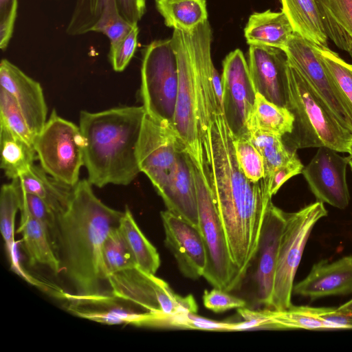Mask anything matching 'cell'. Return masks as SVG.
Wrapping results in <instances>:
<instances>
[{
	"mask_svg": "<svg viewBox=\"0 0 352 352\" xmlns=\"http://www.w3.org/2000/svg\"><path fill=\"white\" fill-rule=\"evenodd\" d=\"M205 168L226 234L232 260L242 279L256 254L272 197L265 178L250 181L235 155L233 135L223 113L210 121L203 142Z\"/></svg>",
	"mask_w": 352,
	"mask_h": 352,
	"instance_id": "1",
	"label": "cell"
},
{
	"mask_svg": "<svg viewBox=\"0 0 352 352\" xmlns=\"http://www.w3.org/2000/svg\"><path fill=\"white\" fill-rule=\"evenodd\" d=\"M123 214L103 204L88 179L74 186L67 206L57 214L54 248L73 289L72 295L66 294L73 302L89 303L113 296L105 286L109 285L102 246Z\"/></svg>",
	"mask_w": 352,
	"mask_h": 352,
	"instance_id": "2",
	"label": "cell"
},
{
	"mask_svg": "<svg viewBox=\"0 0 352 352\" xmlns=\"http://www.w3.org/2000/svg\"><path fill=\"white\" fill-rule=\"evenodd\" d=\"M179 86L173 129L184 144L195 166L206 173L203 142L210 121L223 113L212 79V30L208 21L191 33L174 29Z\"/></svg>",
	"mask_w": 352,
	"mask_h": 352,
	"instance_id": "3",
	"label": "cell"
},
{
	"mask_svg": "<svg viewBox=\"0 0 352 352\" xmlns=\"http://www.w3.org/2000/svg\"><path fill=\"white\" fill-rule=\"evenodd\" d=\"M145 116L143 106L80 112L84 165L91 185L126 186L141 172L138 146Z\"/></svg>",
	"mask_w": 352,
	"mask_h": 352,
	"instance_id": "4",
	"label": "cell"
},
{
	"mask_svg": "<svg viewBox=\"0 0 352 352\" xmlns=\"http://www.w3.org/2000/svg\"><path fill=\"white\" fill-rule=\"evenodd\" d=\"M288 62V60H287ZM288 109L294 116L293 129L283 137L292 151L325 146L349 153L352 132L346 128L315 92L308 82L289 63Z\"/></svg>",
	"mask_w": 352,
	"mask_h": 352,
	"instance_id": "5",
	"label": "cell"
},
{
	"mask_svg": "<svg viewBox=\"0 0 352 352\" xmlns=\"http://www.w3.org/2000/svg\"><path fill=\"white\" fill-rule=\"evenodd\" d=\"M179 86L172 39L156 40L143 50L140 94L146 115L173 128Z\"/></svg>",
	"mask_w": 352,
	"mask_h": 352,
	"instance_id": "6",
	"label": "cell"
},
{
	"mask_svg": "<svg viewBox=\"0 0 352 352\" xmlns=\"http://www.w3.org/2000/svg\"><path fill=\"white\" fill-rule=\"evenodd\" d=\"M194 174L197 195L198 228L207 253V266L203 276L214 287L230 292L238 287L243 279L232 260L225 230L207 175L195 164Z\"/></svg>",
	"mask_w": 352,
	"mask_h": 352,
	"instance_id": "7",
	"label": "cell"
},
{
	"mask_svg": "<svg viewBox=\"0 0 352 352\" xmlns=\"http://www.w3.org/2000/svg\"><path fill=\"white\" fill-rule=\"evenodd\" d=\"M33 146L41 166L49 175L65 185H76L84 165V139L79 126L53 109Z\"/></svg>",
	"mask_w": 352,
	"mask_h": 352,
	"instance_id": "8",
	"label": "cell"
},
{
	"mask_svg": "<svg viewBox=\"0 0 352 352\" xmlns=\"http://www.w3.org/2000/svg\"><path fill=\"white\" fill-rule=\"evenodd\" d=\"M327 215L324 203L316 201L299 210L286 212L279 245L270 309L290 307L294 277L316 223Z\"/></svg>",
	"mask_w": 352,
	"mask_h": 352,
	"instance_id": "9",
	"label": "cell"
},
{
	"mask_svg": "<svg viewBox=\"0 0 352 352\" xmlns=\"http://www.w3.org/2000/svg\"><path fill=\"white\" fill-rule=\"evenodd\" d=\"M111 296L135 304L162 320L182 313L196 314L198 306L194 297L175 294L169 285L155 274L138 267L110 275L108 278Z\"/></svg>",
	"mask_w": 352,
	"mask_h": 352,
	"instance_id": "10",
	"label": "cell"
},
{
	"mask_svg": "<svg viewBox=\"0 0 352 352\" xmlns=\"http://www.w3.org/2000/svg\"><path fill=\"white\" fill-rule=\"evenodd\" d=\"M317 45L294 32L284 52L335 116L352 132V109L320 58Z\"/></svg>",
	"mask_w": 352,
	"mask_h": 352,
	"instance_id": "11",
	"label": "cell"
},
{
	"mask_svg": "<svg viewBox=\"0 0 352 352\" xmlns=\"http://www.w3.org/2000/svg\"><path fill=\"white\" fill-rule=\"evenodd\" d=\"M186 150L173 129L146 113L138 146L140 171L159 190L172 174L182 151Z\"/></svg>",
	"mask_w": 352,
	"mask_h": 352,
	"instance_id": "12",
	"label": "cell"
},
{
	"mask_svg": "<svg viewBox=\"0 0 352 352\" xmlns=\"http://www.w3.org/2000/svg\"><path fill=\"white\" fill-rule=\"evenodd\" d=\"M222 107L234 138H248V117L255 102L256 91L248 64L239 49L229 53L223 61Z\"/></svg>",
	"mask_w": 352,
	"mask_h": 352,
	"instance_id": "13",
	"label": "cell"
},
{
	"mask_svg": "<svg viewBox=\"0 0 352 352\" xmlns=\"http://www.w3.org/2000/svg\"><path fill=\"white\" fill-rule=\"evenodd\" d=\"M348 157H342L332 148H318L303 175L317 201L339 209L346 208L350 195L346 182Z\"/></svg>",
	"mask_w": 352,
	"mask_h": 352,
	"instance_id": "14",
	"label": "cell"
},
{
	"mask_svg": "<svg viewBox=\"0 0 352 352\" xmlns=\"http://www.w3.org/2000/svg\"><path fill=\"white\" fill-rule=\"evenodd\" d=\"M285 220L286 212L274 206L271 200L265 213L257 250L253 259L256 262L253 275L254 298L258 304L270 309L279 245Z\"/></svg>",
	"mask_w": 352,
	"mask_h": 352,
	"instance_id": "15",
	"label": "cell"
},
{
	"mask_svg": "<svg viewBox=\"0 0 352 352\" xmlns=\"http://www.w3.org/2000/svg\"><path fill=\"white\" fill-rule=\"evenodd\" d=\"M248 64L256 93L269 102L287 109L289 89L285 52L273 47L251 45Z\"/></svg>",
	"mask_w": 352,
	"mask_h": 352,
	"instance_id": "16",
	"label": "cell"
},
{
	"mask_svg": "<svg viewBox=\"0 0 352 352\" xmlns=\"http://www.w3.org/2000/svg\"><path fill=\"white\" fill-rule=\"evenodd\" d=\"M165 245L173 253L182 274L190 279L204 276L207 253L198 227L168 210L160 213Z\"/></svg>",
	"mask_w": 352,
	"mask_h": 352,
	"instance_id": "17",
	"label": "cell"
},
{
	"mask_svg": "<svg viewBox=\"0 0 352 352\" xmlns=\"http://www.w3.org/2000/svg\"><path fill=\"white\" fill-rule=\"evenodd\" d=\"M146 12V0H76L66 28L70 36L97 32L103 25L123 19L138 23Z\"/></svg>",
	"mask_w": 352,
	"mask_h": 352,
	"instance_id": "18",
	"label": "cell"
},
{
	"mask_svg": "<svg viewBox=\"0 0 352 352\" xmlns=\"http://www.w3.org/2000/svg\"><path fill=\"white\" fill-rule=\"evenodd\" d=\"M1 88L12 96L35 135L46 122L47 107L40 83L7 59L0 63Z\"/></svg>",
	"mask_w": 352,
	"mask_h": 352,
	"instance_id": "19",
	"label": "cell"
},
{
	"mask_svg": "<svg viewBox=\"0 0 352 352\" xmlns=\"http://www.w3.org/2000/svg\"><path fill=\"white\" fill-rule=\"evenodd\" d=\"M293 292L311 300L352 294V256L315 263L307 276L294 285Z\"/></svg>",
	"mask_w": 352,
	"mask_h": 352,
	"instance_id": "20",
	"label": "cell"
},
{
	"mask_svg": "<svg viewBox=\"0 0 352 352\" xmlns=\"http://www.w3.org/2000/svg\"><path fill=\"white\" fill-rule=\"evenodd\" d=\"M157 192L168 211L198 227L194 164L186 150L182 151L172 174Z\"/></svg>",
	"mask_w": 352,
	"mask_h": 352,
	"instance_id": "21",
	"label": "cell"
},
{
	"mask_svg": "<svg viewBox=\"0 0 352 352\" xmlns=\"http://www.w3.org/2000/svg\"><path fill=\"white\" fill-rule=\"evenodd\" d=\"M294 33L285 14L270 10L251 14L244 29V36L250 45L269 46L283 51Z\"/></svg>",
	"mask_w": 352,
	"mask_h": 352,
	"instance_id": "22",
	"label": "cell"
},
{
	"mask_svg": "<svg viewBox=\"0 0 352 352\" xmlns=\"http://www.w3.org/2000/svg\"><path fill=\"white\" fill-rule=\"evenodd\" d=\"M18 233L23 235V245L31 265L41 264L54 273L61 272L60 261L47 228L28 212H21Z\"/></svg>",
	"mask_w": 352,
	"mask_h": 352,
	"instance_id": "23",
	"label": "cell"
},
{
	"mask_svg": "<svg viewBox=\"0 0 352 352\" xmlns=\"http://www.w3.org/2000/svg\"><path fill=\"white\" fill-rule=\"evenodd\" d=\"M324 32L352 60V0H315Z\"/></svg>",
	"mask_w": 352,
	"mask_h": 352,
	"instance_id": "24",
	"label": "cell"
},
{
	"mask_svg": "<svg viewBox=\"0 0 352 352\" xmlns=\"http://www.w3.org/2000/svg\"><path fill=\"white\" fill-rule=\"evenodd\" d=\"M113 297L107 300L91 303L95 309L88 305L71 303L69 309L79 317L106 324H134L138 326L157 327L159 318L149 312H135L113 303Z\"/></svg>",
	"mask_w": 352,
	"mask_h": 352,
	"instance_id": "25",
	"label": "cell"
},
{
	"mask_svg": "<svg viewBox=\"0 0 352 352\" xmlns=\"http://www.w3.org/2000/svg\"><path fill=\"white\" fill-rule=\"evenodd\" d=\"M280 2L282 11L294 32L318 46L328 47V38L315 0H280Z\"/></svg>",
	"mask_w": 352,
	"mask_h": 352,
	"instance_id": "26",
	"label": "cell"
},
{
	"mask_svg": "<svg viewBox=\"0 0 352 352\" xmlns=\"http://www.w3.org/2000/svg\"><path fill=\"white\" fill-rule=\"evenodd\" d=\"M1 168L12 180L19 178L38 159L30 144L8 127L0 124Z\"/></svg>",
	"mask_w": 352,
	"mask_h": 352,
	"instance_id": "27",
	"label": "cell"
},
{
	"mask_svg": "<svg viewBox=\"0 0 352 352\" xmlns=\"http://www.w3.org/2000/svg\"><path fill=\"white\" fill-rule=\"evenodd\" d=\"M18 181L22 191L41 198L57 213L67 206L74 188L58 182L34 164Z\"/></svg>",
	"mask_w": 352,
	"mask_h": 352,
	"instance_id": "28",
	"label": "cell"
},
{
	"mask_svg": "<svg viewBox=\"0 0 352 352\" xmlns=\"http://www.w3.org/2000/svg\"><path fill=\"white\" fill-rule=\"evenodd\" d=\"M294 116L287 108L277 106L256 93L253 107L247 120L248 135L263 131L284 137L293 129Z\"/></svg>",
	"mask_w": 352,
	"mask_h": 352,
	"instance_id": "29",
	"label": "cell"
},
{
	"mask_svg": "<svg viewBox=\"0 0 352 352\" xmlns=\"http://www.w3.org/2000/svg\"><path fill=\"white\" fill-rule=\"evenodd\" d=\"M167 27L191 33L208 21L206 0H155Z\"/></svg>",
	"mask_w": 352,
	"mask_h": 352,
	"instance_id": "30",
	"label": "cell"
},
{
	"mask_svg": "<svg viewBox=\"0 0 352 352\" xmlns=\"http://www.w3.org/2000/svg\"><path fill=\"white\" fill-rule=\"evenodd\" d=\"M119 229L136 266L146 273L155 274L160 265V255L138 227L127 206L124 211Z\"/></svg>",
	"mask_w": 352,
	"mask_h": 352,
	"instance_id": "31",
	"label": "cell"
},
{
	"mask_svg": "<svg viewBox=\"0 0 352 352\" xmlns=\"http://www.w3.org/2000/svg\"><path fill=\"white\" fill-rule=\"evenodd\" d=\"M20 210V195L18 179L3 184L0 194V229L5 241L12 268L23 276L19 265L14 241V222L17 211Z\"/></svg>",
	"mask_w": 352,
	"mask_h": 352,
	"instance_id": "32",
	"label": "cell"
},
{
	"mask_svg": "<svg viewBox=\"0 0 352 352\" xmlns=\"http://www.w3.org/2000/svg\"><path fill=\"white\" fill-rule=\"evenodd\" d=\"M263 157L265 177L278 167L285 165L296 157V151L290 150L284 143L283 138L263 131L250 132L247 138Z\"/></svg>",
	"mask_w": 352,
	"mask_h": 352,
	"instance_id": "33",
	"label": "cell"
},
{
	"mask_svg": "<svg viewBox=\"0 0 352 352\" xmlns=\"http://www.w3.org/2000/svg\"><path fill=\"white\" fill-rule=\"evenodd\" d=\"M266 311L274 329L327 330L319 316V307L292 305L285 309H267Z\"/></svg>",
	"mask_w": 352,
	"mask_h": 352,
	"instance_id": "34",
	"label": "cell"
},
{
	"mask_svg": "<svg viewBox=\"0 0 352 352\" xmlns=\"http://www.w3.org/2000/svg\"><path fill=\"white\" fill-rule=\"evenodd\" d=\"M102 258L107 278L113 274L137 267L119 226L107 236L102 246Z\"/></svg>",
	"mask_w": 352,
	"mask_h": 352,
	"instance_id": "35",
	"label": "cell"
},
{
	"mask_svg": "<svg viewBox=\"0 0 352 352\" xmlns=\"http://www.w3.org/2000/svg\"><path fill=\"white\" fill-rule=\"evenodd\" d=\"M319 56L336 86L352 109V64L328 47L318 46Z\"/></svg>",
	"mask_w": 352,
	"mask_h": 352,
	"instance_id": "36",
	"label": "cell"
},
{
	"mask_svg": "<svg viewBox=\"0 0 352 352\" xmlns=\"http://www.w3.org/2000/svg\"><path fill=\"white\" fill-rule=\"evenodd\" d=\"M0 124L33 145L35 135L14 98L2 88L0 89Z\"/></svg>",
	"mask_w": 352,
	"mask_h": 352,
	"instance_id": "37",
	"label": "cell"
},
{
	"mask_svg": "<svg viewBox=\"0 0 352 352\" xmlns=\"http://www.w3.org/2000/svg\"><path fill=\"white\" fill-rule=\"evenodd\" d=\"M233 144L238 164L245 176L256 182L265 177L263 157L247 138H234Z\"/></svg>",
	"mask_w": 352,
	"mask_h": 352,
	"instance_id": "38",
	"label": "cell"
},
{
	"mask_svg": "<svg viewBox=\"0 0 352 352\" xmlns=\"http://www.w3.org/2000/svg\"><path fill=\"white\" fill-rule=\"evenodd\" d=\"M19 184V181H18ZM20 211L28 212L48 230L54 246L57 226V212L41 198L21 190L19 184Z\"/></svg>",
	"mask_w": 352,
	"mask_h": 352,
	"instance_id": "39",
	"label": "cell"
},
{
	"mask_svg": "<svg viewBox=\"0 0 352 352\" xmlns=\"http://www.w3.org/2000/svg\"><path fill=\"white\" fill-rule=\"evenodd\" d=\"M138 34L139 28L136 23L123 38L110 43L108 56L114 71L122 72L129 65L138 46Z\"/></svg>",
	"mask_w": 352,
	"mask_h": 352,
	"instance_id": "40",
	"label": "cell"
},
{
	"mask_svg": "<svg viewBox=\"0 0 352 352\" xmlns=\"http://www.w3.org/2000/svg\"><path fill=\"white\" fill-rule=\"evenodd\" d=\"M231 322L210 320L194 313H182L164 319L162 327L205 331H230Z\"/></svg>",
	"mask_w": 352,
	"mask_h": 352,
	"instance_id": "41",
	"label": "cell"
},
{
	"mask_svg": "<svg viewBox=\"0 0 352 352\" xmlns=\"http://www.w3.org/2000/svg\"><path fill=\"white\" fill-rule=\"evenodd\" d=\"M203 302L207 309L215 313L239 309L246 305V302L243 299L217 287H214L210 291L206 290L203 295Z\"/></svg>",
	"mask_w": 352,
	"mask_h": 352,
	"instance_id": "42",
	"label": "cell"
},
{
	"mask_svg": "<svg viewBox=\"0 0 352 352\" xmlns=\"http://www.w3.org/2000/svg\"><path fill=\"white\" fill-rule=\"evenodd\" d=\"M304 166L298 156L289 163L276 168L267 177H264L268 185L271 197L274 195L283 184L292 177L302 173Z\"/></svg>",
	"mask_w": 352,
	"mask_h": 352,
	"instance_id": "43",
	"label": "cell"
},
{
	"mask_svg": "<svg viewBox=\"0 0 352 352\" xmlns=\"http://www.w3.org/2000/svg\"><path fill=\"white\" fill-rule=\"evenodd\" d=\"M243 321L231 322L230 331H244L255 329H272L266 309L255 311L242 307L237 309Z\"/></svg>",
	"mask_w": 352,
	"mask_h": 352,
	"instance_id": "44",
	"label": "cell"
},
{
	"mask_svg": "<svg viewBox=\"0 0 352 352\" xmlns=\"http://www.w3.org/2000/svg\"><path fill=\"white\" fill-rule=\"evenodd\" d=\"M319 316L327 329H352V315L342 312L337 308L320 307Z\"/></svg>",
	"mask_w": 352,
	"mask_h": 352,
	"instance_id": "45",
	"label": "cell"
},
{
	"mask_svg": "<svg viewBox=\"0 0 352 352\" xmlns=\"http://www.w3.org/2000/svg\"><path fill=\"white\" fill-rule=\"evenodd\" d=\"M133 25L124 20L117 19L104 24L98 30L97 32L104 34L109 39L110 43H113L129 33Z\"/></svg>",
	"mask_w": 352,
	"mask_h": 352,
	"instance_id": "46",
	"label": "cell"
},
{
	"mask_svg": "<svg viewBox=\"0 0 352 352\" xmlns=\"http://www.w3.org/2000/svg\"><path fill=\"white\" fill-rule=\"evenodd\" d=\"M337 309L342 312L352 315V299L342 305Z\"/></svg>",
	"mask_w": 352,
	"mask_h": 352,
	"instance_id": "47",
	"label": "cell"
},
{
	"mask_svg": "<svg viewBox=\"0 0 352 352\" xmlns=\"http://www.w3.org/2000/svg\"><path fill=\"white\" fill-rule=\"evenodd\" d=\"M348 162H349V166H350L351 170L352 171V157L350 156L348 157Z\"/></svg>",
	"mask_w": 352,
	"mask_h": 352,
	"instance_id": "48",
	"label": "cell"
},
{
	"mask_svg": "<svg viewBox=\"0 0 352 352\" xmlns=\"http://www.w3.org/2000/svg\"><path fill=\"white\" fill-rule=\"evenodd\" d=\"M349 153V156L352 157V141H351V146H350Z\"/></svg>",
	"mask_w": 352,
	"mask_h": 352,
	"instance_id": "49",
	"label": "cell"
}]
</instances>
